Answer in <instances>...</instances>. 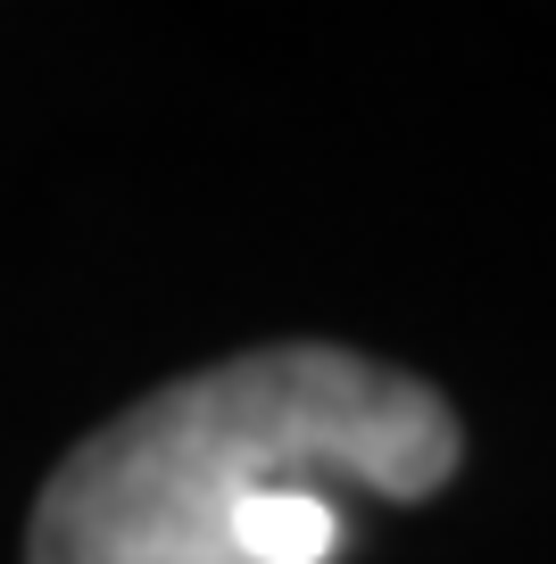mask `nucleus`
<instances>
[{
    "label": "nucleus",
    "instance_id": "nucleus-1",
    "mask_svg": "<svg viewBox=\"0 0 556 564\" xmlns=\"http://www.w3.org/2000/svg\"><path fill=\"white\" fill-rule=\"evenodd\" d=\"M457 457L416 373L282 340L108 415L42 481L25 564H332L349 498H432Z\"/></svg>",
    "mask_w": 556,
    "mask_h": 564
}]
</instances>
